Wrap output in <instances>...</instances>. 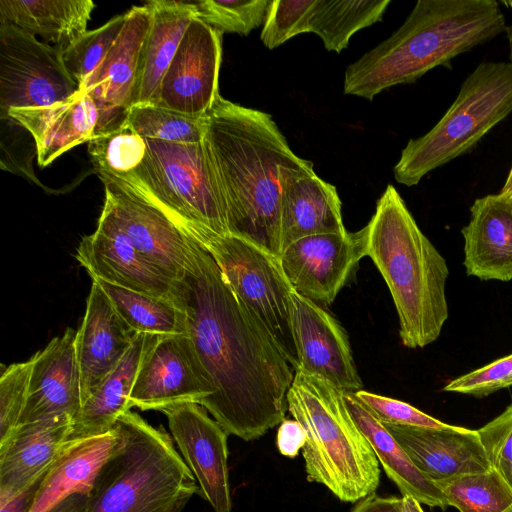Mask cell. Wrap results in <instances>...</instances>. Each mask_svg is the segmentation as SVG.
Instances as JSON below:
<instances>
[{
  "label": "cell",
  "instance_id": "6da1fadb",
  "mask_svg": "<svg viewBox=\"0 0 512 512\" xmlns=\"http://www.w3.org/2000/svg\"><path fill=\"white\" fill-rule=\"evenodd\" d=\"M181 288L187 333L213 388L201 406L229 435L258 439L285 419L295 370L196 239Z\"/></svg>",
  "mask_w": 512,
  "mask_h": 512
},
{
  "label": "cell",
  "instance_id": "7a4b0ae2",
  "mask_svg": "<svg viewBox=\"0 0 512 512\" xmlns=\"http://www.w3.org/2000/svg\"><path fill=\"white\" fill-rule=\"evenodd\" d=\"M226 206L228 231L281 254L282 167L311 164L290 149L271 115L219 96L204 138Z\"/></svg>",
  "mask_w": 512,
  "mask_h": 512
},
{
  "label": "cell",
  "instance_id": "3957f363",
  "mask_svg": "<svg viewBox=\"0 0 512 512\" xmlns=\"http://www.w3.org/2000/svg\"><path fill=\"white\" fill-rule=\"evenodd\" d=\"M506 29L495 0H418L390 37L348 65L344 93L373 100L385 89L449 66Z\"/></svg>",
  "mask_w": 512,
  "mask_h": 512
},
{
  "label": "cell",
  "instance_id": "277c9868",
  "mask_svg": "<svg viewBox=\"0 0 512 512\" xmlns=\"http://www.w3.org/2000/svg\"><path fill=\"white\" fill-rule=\"evenodd\" d=\"M367 231V256L384 278L407 348H423L438 339L448 319L445 294L449 269L424 235L394 186L378 199Z\"/></svg>",
  "mask_w": 512,
  "mask_h": 512
},
{
  "label": "cell",
  "instance_id": "5b68a950",
  "mask_svg": "<svg viewBox=\"0 0 512 512\" xmlns=\"http://www.w3.org/2000/svg\"><path fill=\"white\" fill-rule=\"evenodd\" d=\"M114 426L119 440L94 481L89 512H181L198 484L172 436L131 410Z\"/></svg>",
  "mask_w": 512,
  "mask_h": 512
},
{
  "label": "cell",
  "instance_id": "8992f818",
  "mask_svg": "<svg viewBox=\"0 0 512 512\" xmlns=\"http://www.w3.org/2000/svg\"><path fill=\"white\" fill-rule=\"evenodd\" d=\"M343 393L323 377L297 368L287 406L307 435L302 454L308 481L324 485L341 501L355 503L377 489L380 465Z\"/></svg>",
  "mask_w": 512,
  "mask_h": 512
},
{
  "label": "cell",
  "instance_id": "52a82bcc",
  "mask_svg": "<svg viewBox=\"0 0 512 512\" xmlns=\"http://www.w3.org/2000/svg\"><path fill=\"white\" fill-rule=\"evenodd\" d=\"M512 112V64L482 62L464 80L437 124L410 139L393 168L397 182L414 186L430 171L473 148Z\"/></svg>",
  "mask_w": 512,
  "mask_h": 512
},
{
  "label": "cell",
  "instance_id": "ba28073f",
  "mask_svg": "<svg viewBox=\"0 0 512 512\" xmlns=\"http://www.w3.org/2000/svg\"><path fill=\"white\" fill-rule=\"evenodd\" d=\"M145 139L148 150L139 167L112 181L149 199L194 239L205 231L228 234L225 201L204 141Z\"/></svg>",
  "mask_w": 512,
  "mask_h": 512
},
{
  "label": "cell",
  "instance_id": "9c48e42d",
  "mask_svg": "<svg viewBox=\"0 0 512 512\" xmlns=\"http://www.w3.org/2000/svg\"><path fill=\"white\" fill-rule=\"evenodd\" d=\"M196 240L211 254L223 276L266 328L294 370L298 356L292 327V292L280 257L233 234L205 231Z\"/></svg>",
  "mask_w": 512,
  "mask_h": 512
},
{
  "label": "cell",
  "instance_id": "30bf717a",
  "mask_svg": "<svg viewBox=\"0 0 512 512\" xmlns=\"http://www.w3.org/2000/svg\"><path fill=\"white\" fill-rule=\"evenodd\" d=\"M79 91L61 51L15 26L0 23V116L12 108L65 101Z\"/></svg>",
  "mask_w": 512,
  "mask_h": 512
},
{
  "label": "cell",
  "instance_id": "8fae6325",
  "mask_svg": "<svg viewBox=\"0 0 512 512\" xmlns=\"http://www.w3.org/2000/svg\"><path fill=\"white\" fill-rule=\"evenodd\" d=\"M105 201L102 217L169 278L184 279L194 238L146 197L118 182L102 179Z\"/></svg>",
  "mask_w": 512,
  "mask_h": 512
},
{
  "label": "cell",
  "instance_id": "7c38bea8",
  "mask_svg": "<svg viewBox=\"0 0 512 512\" xmlns=\"http://www.w3.org/2000/svg\"><path fill=\"white\" fill-rule=\"evenodd\" d=\"M213 394L188 333L160 336L147 351L136 376L130 407L142 411L184 404L201 405Z\"/></svg>",
  "mask_w": 512,
  "mask_h": 512
},
{
  "label": "cell",
  "instance_id": "4fadbf2b",
  "mask_svg": "<svg viewBox=\"0 0 512 512\" xmlns=\"http://www.w3.org/2000/svg\"><path fill=\"white\" fill-rule=\"evenodd\" d=\"M223 33L195 17L150 104L204 117L217 98Z\"/></svg>",
  "mask_w": 512,
  "mask_h": 512
},
{
  "label": "cell",
  "instance_id": "5bb4252c",
  "mask_svg": "<svg viewBox=\"0 0 512 512\" xmlns=\"http://www.w3.org/2000/svg\"><path fill=\"white\" fill-rule=\"evenodd\" d=\"M367 256V231L310 235L280 254L293 290L318 305L331 304L358 262Z\"/></svg>",
  "mask_w": 512,
  "mask_h": 512
},
{
  "label": "cell",
  "instance_id": "9a60e30c",
  "mask_svg": "<svg viewBox=\"0 0 512 512\" xmlns=\"http://www.w3.org/2000/svg\"><path fill=\"white\" fill-rule=\"evenodd\" d=\"M113 47L79 88L98 109L95 137L114 132L128 123L134 106L142 49L151 14L148 5L133 6ZM94 137V138H95Z\"/></svg>",
  "mask_w": 512,
  "mask_h": 512
},
{
  "label": "cell",
  "instance_id": "2e32d148",
  "mask_svg": "<svg viewBox=\"0 0 512 512\" xmlns=\"http://www.w3.org/2000/svg\"><path fill=\"white\" fill-rule=\"evenodd\" d=\"M198 403L166 408L171 436L193 473L200 495L214 512H231L228 473V433Z\"/></svg>",
  "mask_w": 512,
  "mask_h": 512
},
{
  "label": "cell",
  "instance_id": "e0dca14e",
  "mask_svg": "<svg viewBox=\"0 0 512 512\" xmlns=\"http://www.w3.org/2000/svg\"><path fill=\"white\" fill-rule=\"evenodd\" d=\"M75 257L91 278L181 302V281L162 273L118 228L102 216L96 230L80 241Z\"/></svg>",
  "mask_w": 512,
  "mask_h": 512
},
{
  "label": "cell",
  "instance_id": "ac0fdd59",
  "mask_svg": "<svg viewBox=\"0 0 512 512\" xmlns=\"http://www.w3.org/2000/svg\"><path fill=\"white\" fill-rule=\"evenodd\" d=\"M292 327L298 368L345 392L362 390L348 336L342 325L317 303L292 292Z\"/></svg>",
  "mask_w": 512,
  "mask_h": 512
},
{
  "label": "cell",
  "instance_id": "d6986e66",
  "mask_svg": "<svg viewBox=\"0 0 512 512\" xmlns=\"http://www.w3.org/2000/svg\"><path fill=\"white\" fill-rule=\"evenodd\" d=\"M76 332L67 328L31 357L28 397L19 425L60 416L73 422L78 414L82 394Z\"/></svg>",
  "mask_w": 512,
  "mask_h": 512
},
{
  "label": "cell",
  "instance_id": "ffe728a7",
  "mask_svg": "<svg viewBox=\"0 0 512 512\" xmlns=\"http://www.w3.org/2000/svg\"><path fill=\"white\" fill-rule=\"evenodd\" d=\"M279 181L281 252L296 240L310 235L347 231L336 187L317 176L313 163L282 167Z\"/></svg>",
  "mask_w": 512,
  "mask_h": 512
},
{
  "label": "cell",
  "instance_id": "44dd1931",
  "mask_svg": "<svg viewBox=\"0 0 512 512\" xmlns=\"http://www.w3.org/2000/svg\"><path fill=\"white\" fill-rule=\"evenodd\" d=\"M385 427L417 468L434 482L491 469L477 430L454 425Z\"/></svg>",
  "mask_w": 512,
  "mask_h": 512
},
{
  "label": "cell",
  "instance_id": "7402d4cb",
  "mask_svg": "<svg viewBox=\"0 0 512 512\" xmlns=\"http://www.w3.org/2000/svg\"><path fill=\"white\" fill-rule=\"evenodd\" d=\"M136 334L120 317L101 286L92 280L84 318L76 332L82 404L118 365Z\"/></svg>",
  "mask_w": 512,
  "mask_h": 512
},
{
  "label": "cell",
  "instance_id": "603a6c76",
  "mask_svg": "<svg viewBox=\"0 0 512 512\" xmlns=\"http://www.w3.org/2000/svg\"><path fill=\"white\" fill-rule=\"evenodd\" d=\"M72 419L49 418L19 425L0 442V497L40 480L69 444Z\"/></svg>",
  "mask_w": 512,
  "mask_h": 512
},
{
  "label": "cell",
  "instance_id": "cb8c5ba5",
  "mask_svg": "<svg viewBox=\"0 0 512 512\" xmlns=\"http://www.w3.org/2000/svg\"><path fill=\"white\" fill-rule=\"evenodd\" d=\"M470 213L461 230L466 274L481 280H512V196L477 198Z\"/></svg>",
  "mask_w": 512,
  "mask_h": 512
},
{
  "label": "cell",
  "instance_id": "d4e9b609",
  "mask_svg": "<svg viewBox=\"0 0 512 512\" xmlns=\"http://www.w3.org/2000/svg\"><path fill=\"white\" fill-rule=\"evenodd\" d=\"M8 116L32 136L38 164L45 167L71 148L93 139L99 113L91 97L79 90L49 106L12 108Z\"/></svg>",
  "mask_w": 512,
  "mask_h": 512
},
{
  "label": "cell",
  "instance_id": "484cf974",
  "mask_svg": "<svg viewBox=\"0 0 512 512\" xmlns=\"http://www.w3.org/2000/svg\"><path fill=\"white\" fill-rule=\"evenodd\" d=\"M159 335L137 333L118 365L94 388L73 419L69 442L110 432L121 415L131 409L130 394L139 367Z\"/></svg>",
  "mask_w": 512,
  "mask_h": 512
},
{
  "label": "cell",
  "instance_id": "4316f807",
  "mask_svg": "<svg viewBox=\"0 0 512 512\" xmlns=\"http://www.w3.org/2000/svg\"><path fill=\"white\" fill-rule=\"evenodd\" d=\"M343 396L353 420L402 496H410L420 504L440 507L443 510L449 506L438 485L417 468L385 425L357 398L355 392L344 391Z\"/></svg>",
  "mask_w": 512,
  "mask_h": 512
},
{
  "label": "cell",
  "instance_id": "83f0119b",
  "mask_svg": "<svg viewBox=\"0 0 512 512\" xmlns=\"http://www.w3.org/2000/svg\"><path fill=\"white\" fill-rule=\"evenodd\" d=\"M119 440L113 429L83 441L69 442L41 480L31 512H47L75 493L90 495L94 481Z\"/></svg>",
  "mask_w": 512,
  "mask_h": 512
},
{
  "label": "cell",
  "instance_id": "f1b7e54d",
  "mask_svg": "<svg viewBox=\"0 0 512 512\" xmlns=\"http://www.w3.org/2000/svg\"><path fill=\"white\" fill-rule=\"evenodd\" d=\"M150 26L142 49L135 105L150 104L196 10L192 2L152 0Z\"/></svg>",
  "mask_w": 512,
  "mask_h": 512
},
{
  "label": "cell",
  "instance_id": "f546056e",
  "mask_svg": "<svg viewBox=\"0 0 512 512\" xmlns=\"http://www.w3.org/2000/svg\"><path fill=\"white\" fill-rule=\"evenodd\" d=\"M94 8L90 0H0V23L40 36L62 52L87 31Z\"/></svg>",
  "mask_w": 512,
  "mask_h": 512
},
{
  "label": "cell",
  "instance_id": "4dcf8cb0",
  "mask_svg": "<svg viewBox=\"0 0 512 512\" xmlns=\"http://www.w3.org/2000/svg\"><path fill=\"white\" fill-rule=\"evenodd\" d=\"M390 0H312L305 33H315L328 51L340 53L353 34L382 20Z\"/></svg>",
  "mask_w": 512,
  "mask_h": 512
},
{
  "label": "cell",
  "instance_id": "1f68e13d",
  "mask_svg": "<svg viewBox=\"0 0 512 512\" xmlns=\"http://www.w3.org/2000/svg\"><path fill=\"white\" fill-rule=\"evenodd\" d=\"M108 296L125 323L135 332L159 336L187 333L181 302L156 297L92 278Z\"/></svg>",
  "mask_w": 512,
  "mask_h": 512
},
{
  "label": "cell",
  "instance_id": "d6a6232c",
  "mask_svg": "<svg viewBox=\"0 0 512 512\" xmlns=\"http://www.w3.org/2000/svg\"><path fill=\"white\" fill-rule=\"evenodd\" d=\"M435 483L459 512H504L512 505V487L493 468Z\"/></svg>",
  "mask_w": 512,
  "mask_h": 512
},
{
  "label": "cell",
  "instance_id": "836d02e7",
  "mask_svg": "<svg viewBox=\"0 0 512 512\" xmlns=\"http://www.w3.org/2000/svg\"><path fill=\"white\" fill-rule=\"evenodd\" d=\"M147 150L146 139L128 123L88 142L91 161L101 180H123L139 167Z\"/></svg>",
  "mask_w": 512,
  "mask_h": 512
},
{
  "label": "cell",
  "instance_id": "e575fe53",
  "mask_svg": "<svg viewBox=\"0 0 512 512\" xmlns=\"http://www.w3.org/2000/svg\"><path fill=\"white\" fill-rule=\"evenodd\" d=\"M128 124L143 138L172 143H202L206 134V116H190L154 104L133 106Z\"/></svg>",
  "mask_w": 512,
  "mask_h": 512
},
{
  "label": "cell",
  "instance_id": "d590c367",
  "mask_svg": "<svg viewBox=\"0 0 512 512\" xmlns=\"http://www.w3.org/2000/svg\"><path fill=\"white\" fill-rule=\"evenodd\" d=\"M127 19V13L118 15L101 27L86 31L64 51L63 63L79 88L107 56L118 39Z\"/></svg>",
  "mask_w": 512,
  "mask_h": 512
},
{
  "label": "cell",
  "instance_id": "8d00e7d4",
  "mask_svg": "<svg viewBox=\"0 0 512 512\" xmlns=\"http://www.w3.org/2000/svg\"><path fill=\"white\" fill-rule=\"evenodd\" d=\"M196 17L221 33L248 35L264 22L268 0H201L192 2Z\"/></svg>",
  "mask_w": 512,
  "mask_h": 512
},
{
  "label": "cell",
  "instance_id": "74e56055",
  "mask_svg": "<svg viewBox=\"0 0 512 512\" xmlns=\"http://www.w3.org/2000/svg\"><path fill=\"white\" fill-rule=\"evenodd\" d=\"M32 371L31 358L13 363L0 377V442L18 427L26 405Z\"/></svg>",
  "mask_w": 512,
  "mask_h": 512
},
{
  "label": "cell",
  "instance_id": "f35d334b",
  "mask_svg": "<svg viewBox=\"0 0 512 512\" xmlns=\"http://www.w3.org/2000/svg\"><path fill=\"white\" fill-rule=\"evenodd\" d=\"M312 0L270 1L261 31V41L268 49L282 45L305 33L304 21Z\"/></svg>",
  "mask_w": 512,
  "mask_h": 512
},
{
  "label": "cell",
  "instance_id": "ab89813d",
  "mask_svg": "<svg viewBox=\"0 0 512 512\" xmlns=\"http://www.w3.org/2000/svg\"><path fill=\"white\" fill-rule=\"evenodd\" d=\"M477 432L491 468L512 487V404Z\"/></svg>",
  "mask_w": 512,
  "mask_h": 512
},
{
  "label": "cell",
  "instance_id": "60d3db41",
  "mask_svg": "<svg viewBox=\"0 0 512 512\" xmlns=\"http://www.w3.org/2000/svg\"><path fill=\"white\" fill-rule=\"evenodd\" d=\"M512 386V354L451 380L443 391L482 398Z\"/></svg>",
  "mask_w": 512,
  "mask_h": 512
},
{
  "label": "cell",
  "instance_id": "b9f144b4",
  "mask_svg": "<svg viewBox=\"0 0 512 512\" xmlns=\"http://www.w3.org/2000/svg\"><path fill=\"white\" fill-rule=\"evenodd\" d=\"M355 395L373 411L384 425L421 428H445L450 425L397 399L371 393L363 389L355 392Z\"/></svg>",
  "mask_w": 512,
  "mask_h": 512
},
{
  "label": "cell",
  "instance_id": "7bdbcfd3",
  "mask_svg": "<svg viewBox=\"0 0 512 512\" xmlns=\"http://www.w3.org/2000/svg\"><path fill=\"white\" fill-rule=\"evenodd\" d=\"M307 435L303 426L296 421L284 419L278 428L276 444L279 452L289 458L298 455L306 443Z\"/></svg>",
  "mask_w": 512,
  "mask_h": 512
},
{
  "label": "cell",
  "instance_id": "ee69618b",
  "mask_svg": "<svg viewBox=\"0 0 512 512\" xmlns=\"http://www.w3.org/2000/svg\"><path fill=\"white\" fill-rule=\"evenodd\" d=\"M351 512H405L403 498L381 497L375 492L360 500Z\"/></svg>",
  "mask_w": 512,
  "mask_h": 512
},
{
  "label": "cell",
  "instance_id": "f6af8a7d",
  "mask_svg": "<svg viewBox=\"0 0 512 512\" xmlns=\"http://www.w3.org/2000/svg\"><path fill=\"white\" fill-rule=\"evenodd\" d=\"M42 478L18 494L0 497V512H31Z\"/></svg>",
  "mask_w": 512,
  "mask_h": 512
},
{
  "label": "cell",
  "instance_id": "bcb514c9",
  "mask_svg": "<svg viewBox=\"0 0 512 512\" xmlns=\"http://www.w3.org/2000/svg\"><path fill=\"white\" fill-rule=\"evenodd\" d=\"M89 506L88 494L75 493L57 503L47 512H89Z\"/></svg>",
  "mask_w": 512,
  "mask_h": 512
},
{
  "label": "cell",
  "instance_id": "7dc6e473",
  "mask_svg": "<svg viewBox=\"0 0 512 512\" xmlns=\"http://www.w3.org/2000/svg\"><path fill=\"white\" fill-rule=\"evenodd\" d=\"M499 193L507 196H512V167L504 183V186Z\"/></svg>",
  "mask_w": 512,
  "mask_h": 512
},
{
  "label": "cell",
  "instance_id": "c3c4849f",
  "mask_svg": "<svg viewBox=\"0 0 512 512\" xmlns=\"http://www.w3.org/2000/svg\"><path fill=\"white\" fill-rule=\"evenodd\" d=\"M508 42H509V57L510 63L512 64V25L506 29Z\"/></svg>",
  "mask_w": 512,
  "mask_h": 512
},
{
  "label": "cell",
  "instance_id": "681fc988",
  "mask_svg": "<svg viewBox=\"0 0 512 512\" xmlns=\"http://www.w3.org/2000/svg\"><path fill=\"white\" fill-rule=\"evenodd\" d=\"M406 512H424L418 502H412L407 506Z\"/></svg>",
  "mask_w": 512,
  "mask_h": 512
},
{
  "label": "cell",
  "instance_id": "f907efd6",
  "mask_svg": "<svg viewBox=\"0 0 512 512\" xmlns=\"http://www.w3.org/2000/svg\"><path fill=\"white\" fill-rule=\"evenodd\" d=\"M504 512H512V505L507 510H505Z\"/></svg>",
  "mask_w": 512,
  "mask_h": 512
}]
</instances>
